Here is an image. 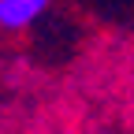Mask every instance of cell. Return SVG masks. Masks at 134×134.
I'll return each mask as SVG.
<instances>
[{"mask_svg": "<svg viewBox=\"0 0 134 134\" xmlns=\"http://www.w3.org/2000/svg\"><path fill=\"white\" fill-rule=\"evenodd\" d=\"M48 0H0V30L19 34L45 15Z\"/></svg>", "mask_w": 134, "mask_h": 134, "instance_id": "obj_1", "label": "cell"}]
</instances>
